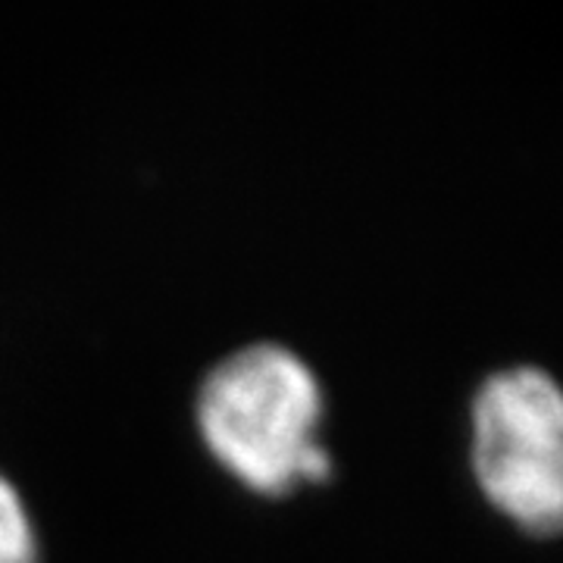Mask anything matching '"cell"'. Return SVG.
Returning <instances> with one entry per match:
<instances>
[{"mask_svg":"<svg viewBox=\"0 0 563 563\" xmlns=\"http://www.w3.org/2000/svg\"><path fill=\"white\" fill-rule=\"evenodd\" d=\"M322 413L320 376L279 342L225 354L195 398L207 454L261 498H288L303 485L332 479L335 461L320 439Z\"/></svg>","mask_w":563,"mask_h":563,"instance_id":"1","label":"cell"},{"mask_svg":"<svg viewBox=\"0 0 563 563\" xmlns=\"http://www.w3.org/2000/svg\"><path fill=\"white\" fill-rule=\"evenodd\" d=\"M470 466L483 498L532 539L563 523V395L542 366L485 376L470 404Z\"/></svg>","mask_w":563,"mask_h":563,"instance_id":"2","label":"cell"},{"mask_svg":"<svg viewBox=\"0 0 563 563\" xmlns=\"http://www.w3.org/2000/svg\"><path fill=\"white\" fill-rule=\"evenodd\" d=\"M0 563H41L38 526L20 488L0 473Z\"/></svg>","mask_w":563,"mask_h":563,"instance_id":"3","label":"cell"}]
</instances>
